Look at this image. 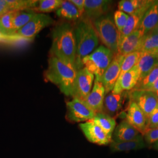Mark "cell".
I'll use <instances>...</instances> for the list:
<instances>
[{
    "label": "cell",
    "instance_id": "cell-1",
    "mask_svg": "<svg viewBox=\"0 0 158 158\" xmlns=\"http://www.w3.org/2000/svg\"><path fill=\"white\" fill-rule=\"evenodd\" d=\"M52 39L51 56L75 69L76 43L73 27L67 22L57 24L52 30Z\"/></svg>",
    "mask_w": 158,
    "mask_h": 158
},
{
    "label": "cell",
    "instance_id": "cell-2",
    "mask_svg": "<svg viewBox=\"0 0 158 158\" xmlns=\"http://www.w3.org/2000/svg\"><path fill=\"white\" fill-rule=\"evenodd\" d=\"M74 31L76 43L75 69L77 71L83 68V59L96 49L99 38L93 21L85 17L82 18L75 25Z\"/></svg>",
    "mask_w": 158,
    "mask_h": 158
},
{
    "label": "cell",
    "instance_id": "cell-3",
    "mask_svg": "<svg viewBox=\"0 0 158 158\" xmlns=\"http://www.w3.org/2000/svg\"><path fill=\"white\" fill-rule=\"evenodd\" d=\"M77 72L56 57L50 55L44 75L47 81L57 86L65 96L72 97Z\"/></svg>",
    "mask_w": 158,
    "mask_h": 158
},
{
    "label": "cell",
    "instance_id": "cell-4",
    "mask_svg": "<svg viewBox=\"0 0 158 158\" xmlns=\"http://www.w3.org/2000/svg\"><path fill=\"white\" fill-rule=\"evenodd\" d=\"M114 53L104 46H99L83 60V65L95 76V80L100 81L110 64Z\"/></svg>",
    "mask_w": 158,
    "mask_h": 158
},
{
    "label": "cell",
    "instance_id": "cell-5",
    "mask_svg": "<svg viewBox=\"0 0 158 158\" xmlns=\"http://www.w3.org/2000/svg\"><path fill=\"white\" fill-rule=\"evenodd\" d=\"M93 23L102 43L114 55L117 54L118 51L119 32L113 18L110 16H103L96 19Z\"/></svg>",
    "mask_w": 158,
    "mask_h": 158
},
{
    "label": "cell",
    "instance_id": "cell-6",
    "mask_svg": "<svg viewBox=\"0 0 158 158\" xmlns=\"http://www.w3.org/2000/svg\"><path fill=\"white\" fill-rule=\"evenodd\" d=\"M55 23V20L49 15L37 13L25 26L17 32V34L27 42H32L41 31Z\"/></svg>",
    "mask_w": 158,
    "mask_h": 158
},
{
    "label": "cell",
    "instance_id": "cell-7",
    "mask_svg": "<svg viewBox=\"0 0 158 158\" xmlns=\"http://www.w3.org/2000/svg\"><path fill=\"white\" fill-rule=\"evenodd\" d=\"M67 118L74 123L87 122L92 120L96 113L89 107L84 102L78 98H73L67 102Z\"/></svg>",
    "mask_w": 158,
    "mask_h": 158
},
{
    "label": "cell",
    "instance_id": "cell-8",
    "mask_svg": "<svg viewBox=\"0 0 158 158\" xmlns=\"http://www.w3.org/2000/svg\"><path fill=\"white\" fill-rule=\"evenodd\" d=\"M130 100L135 102L147 118L158 107V97L156 94L149 90H132Z\"/></svg>",
    "mask_w": 158,
    "mask_h": 158
},
{
    "label": "cell",
    "instance_id": "cell-9",
    "mask_svg": "<svg viewBox=\"0 0 158 158\" xmlns=\"http://www.w3.org/2000/svg\"><path fill=\"white\" fill-rule=\"evenodd\" d=\"M94 77V75L86 68H82L77 70L72 97L83 102L90 93Z\"/></svg>",
    "mask_w": 158,
    "mask_h": 158
},
{
    "label": "cell",
    "instance_id": "cell-10",
    "mask_svg": "<svg viewBox=\"0 0 158 158\" xmlns=\"http://www.w3.org/2000/svg\"><path fill=\"white\" fill-rule=\"evenodd\" d=\"M125 56L118 53L114 55L112 62L99 81L105 88L106 95L112 91L114 88L119 76L121 68Z\"/></svg>",
    "mask_w": 158,
    "mask_h": 158
},
{
    "label": "cell",
    "instance_id": "cell-11",
    "mask_svg": "<svg viewBox=\"0 0 158 158\" xmlns=\"http://www.w3.org/2000/svg\"><path fill=\"white\" fill-rule=\"evenodd\" d=\"M82 132L89 141L99 145H106L112 141V138L102 130L92 120L79 125Z\"/></svg>",
    "mask_w": 158,
    "mask_h": 158
},
{
    "label": "cell",
    "instance_id": "cell-12",
    "mask_svg": "<svg viewBox=\"0 0 158 158\" xmlns=\"http://www.w3.org/2000/svg\"><path fill=\"white\" fill-rule=\"evenodd\" d=\"M140 72L137 64L128 72L119 77L112 91L114 94H121L125 91L132 90L138 83Z\"/></svg>",
    "mask_w": 158,
    "mask_h": 158
},
{
    "label": "cell",
    "instance_id": "cell-13",
    "mask_svg": "<svg viewBox=\"0 0 158 158\" xmlns=\"http://www.w3.org/2000/svg\"><path fill=\"white\" fill-rule=\"evenodd\" d=\"M126 117L127 121L143 135L148 130V118L135 102L130 100Z\"/></svg>",
    "mask_w": 158,
    "mask_h": 158
},
{
    "label": "cell",
    "instance_id": "cell-14",
    "mask_svg": "<svg viewBox=\"0 0 158 158\" xmlns=\"http://www.w3.org/2000/svg\"><path fill=\"white\" fill-rule=\"evenodd\" d=\"M105 96L106 90L104 85L100 81L94 80L93 89L83 102L95 113H101Z\"/></svg>",
    "mask_w": 158,
    "mask_h": 158
},
{
    "label": "cell",
    "instance_id": "cell-15",
    "mask_svg": "<svg viewBox=\"0 0 158 158\" xmlns=\"http://www.w3.org/2000/svg\"><path fill=\"white\" fill-rule=\"evenodd\" d=\"M112 2L108 0H85V17L94 22L107 12Z\"/></svg>",
    "mask_w": 158,
    "mask_h": 158
},
{
    "label": "cell",
    "instance_id": "cell-16",
    "mask_svg": "<svg viewBox=\"0 0 158 158\" xmlns=\"http://www.w3.org/2000/svg\"><path fill=\"white\" fill-rule=\"evenodd\" d=\"M158 25V1H155L142 18L137 29L144 36L155 30Z\"/></svg>",
    "mask_w": 158,
    "mask_h": 158
},
{
    "label": "cell",
    "instance_id": "cell-17",
    "mask_svg": "<svg viewBox=\"0 0 158 158\" xmlns=\"http://www.w3.org/2000/svg\"><path fill=\"white\" fill-rule=\"evenodd\" d=\"M143 35L136 29L127 36L119 45L118 54L127 56L131 53L141 50Z\"/></svg>",
    "mask_w": 158,
    "mask_h": 158
},
{
    "label": "cell",
    "instance_id": "cell-18",
    "mask_svg": "<svg viewBox=\"0 0 158 158\" xmlns=\"http://www.w3.org/2000/svg\"><path fill=\"white\" fill-rule=\"evenodd\" d=\"M141 134L127 121H121L115 128L112 141L115 142L130 141L137 138Z\"/></svg>",
    "mask_w": 158,
    "mask_h": 158
},
{
    "label": "cell",
    "instance_id": "cell-19",
    "mask_svg": "<svg viewBox=\"0 0 158 158\" xmlns=\"http://www.w3.org/2000/svg\"><path fill=\"white\" fill-rule=\"evenodd\" d=\"M154 2L152 0H122L119 2L118 9L129 15L145 14Z\"/></svg>",
    "mask_w": 158,
    "mask_h": 158
},
{
    "label": "cell",
    "instance_id": "cell-20",
    "mask_svg": "<svg viewBox=\"0 0 158 158\" xmlns=\"http://www.w3.org/2000/svg\"><path fill=\"white\" fill-rule=\"evenodd\" d=\"M124 94H114L110 92L106 94L104 100L102 113L114 117L123 107Z\"/></svg>",
    "mask_w": 158,
    "mask_h": 158
},
{
    "label": "cell",
    "instance_id": "cell-21",
    "mask_svg": "<svg viewBox=\"0 0 158 158\" xmlns=\"http://www.w3.org/2000/svg\"><path fill=\"white\" fill-rule=\"evenodd\" d=\"M158 64L157 55L147 52H142L141 57L137 64L140 72V77L138 82L150 73Z\"/></svg>",
    "mask_w": 158,
    "mask_h": 158
},
{
    "label": "cell",
    "instance_id": "cell-22",
    "mask_svg": "<svg viewBox=\"0 0 158 158\" xmlns=\"http://www.w3.org/2000/svg\"><path fill=\"white\" fill-rule=\"evenodd\" d=\"M145 147L143 136H139L137 138L130 141L115 142L111 141L110 143V149L112 152H123L132 150L141 149Z\"/></svg>",
    "mask_w": 158,
    "mask_h": 158
},
{
    "label": "cell",
    "instance_id": "cell-23",
    "mask_svg": "<svg viewBox=\"0 0 158 158\" xmlns=\"http://www.w3.org/2000/svg\"><path fill=\"white\" fill-rule=\"evenodd\" d=\"M56 14L57 17L68 21H76L81 18L78 10L70 1H63Z\"/></svg>",
    "mask_w": 158,
    "mask_h": 158
},
{
    "label": "cell",
    "instance_id": "cell-24",
    "mask_svg": "<svg viewBox=\"0 0 158 158\" xmlns=\"http://www.w3.org/2000/svg\"><path fill=\"white\" fill-rule=\"evenodd\" d=\"M92 121L98 125L108 135L112 138L113 132L116 127V121L114 117L101 112L96 113V116Z\"/></svg>",
    "mask_w": 158,
    "mask_h": 158
},
{
    "label": "cell",
    "instance_id": "cell-25",
    "mask_svg": "<svg viewBox=\"0 0 158 158\" xmlns=\"http://www.w3.org/2000/svg\"><path fill=\"white\" fill-rule=\"evenodd\" d=\"M37 13L31 10L13 12L12 25L15 34L23 28L34 18Z\"/></svg>",
    "mask_w": 158,
    "mask_h": 158
},
{
    "label": "cell",
    "instance_id": "cell-26",
    "mask_svg": "<svg viewBox=\"0 0 158 158\" xmlns=\"http://www.w3.org/2000/svg\"><path fill=\"white\" fill-rule=\"evenodd\" d=\"M6 2L10 12L32 10L39 4V1L37 0H6Z\"/></svg>",
    "mask_w": 158,
    "mask_h": 158
},
{
    "label": "cell",
    "instance_id": "cell-27",
    "mask_svg": "<svg viewBox=\"0 0 158 158\" xmlns=\"http://www.w3.org/2000/svg\"><path fill=\"white\" fill-rule=\"evenodd\" d=\"M144 14H136L129 15L124 28L119 32V45L124 38L138 29L142 18Z\"/></svg>",
    "mask_w": 158,
    "mask_h": 158
},
{
    "label": "cell",
    "instance_id": "cell-28",
    "mask_svg": "<svg viewBox=\"0 0 158 158\" xmlns=\"http://www.w3.org/2000/svg\"><path fill=\"white\" fill-rule=\"evenodd\" d=\"M140 52H147L153 55L158 53V35L153 30L143 36Z\"/></svg>",
    "mask_w": 158,
    "mask_h": 158
},
{
    "label": "cell",
    "instance_id": "cell-29",
    "mask_svg": "<svg viewBox=\"0 0 158 158\" xmlns=\"http://www.w3.org/2000/svg\"><path fill=\"white\" fill-rule=\"evenodd\" d=\"M63 1L62 0H40L36 8L29 10L40 14L56 11L62 5Z\"/></svg>",
    "mask_w": 158,
    "mask_h": 158
},
{
    "label": "cell",
    "instance_id": "cell-30",
    "mask_svg": "<svg viewBox=\"0 0 158 158\" xmlns=\"http://www.w3.org/2000/svg\"><path fill=\"white\" fill-rule=\"evenodd\" d=\"M142 52L137 51L131 53L125 56L121 68V72L119 76H121L124 74L128 72L132 68L136 66L139 62L142 56Z\"/></svg>",
    "mask_w": 158,
    "mask_h": 158
},
{
    "label": "cell",
    "instance_id": "cell-31",
    "mask_svg": "<svg viewBox=\"0 0 158 158\" xmlns=\"http://www.w3.org/2000/svg\"><path fill=\"white\" fill-rule=\"evenodd\" d=\"M158 79V64L145 78L139 81L133 90H147Z\"/></svg>",
    "mask_w": 158,
    "mask_h": 158
},
{
    "label": "cell",
    "instance_id": "cell-32",
    "mask_svg": "<svg viewBox=\"0 0 158 158\" xmlns=\"http://www.w3.org/2000/svg\"><path fill=\"white\" fill-rule=\"evenodd\" d=\"M12 15L13 12H9L0 17V29L8 35L16 34L14 33L13 28Z\"/></svg>",
    "mask_w": 158,
    "mask_h": 158
},
{
    "label": "cell",
    "instance_id": "cell-33",
    "mask_svg": "<svg viewBox=\"0 0 158 158\" xmlns=\"http://www.w3.org/2000/svg\"><path fill=\"white\" fill-rule=\"evenodd\" d=\"M22 42H27L17 34L14 35H8L0 29V44L8 45H14Z\"/></svg>",
    "mask_w": 158,
    "mask_h": 158
},
{
    "label": "cell",
    "instance_id": "cell-34",
    "mask_svg": "<svg viewBox=\"0 0 158 158\" xmlns=\"http://www.w3.org/2000/svg\"><path fill=\"white\" fill-rule=\"evenodd\" d=\"M128 18L129 15L121 11L117 10L114 12V21L119 32L124 28Z\"/></svg>",
    "mask_w": 158,
    "mask_h": 158
},
{
    "label": "cell",
    "instance_id": "cell-35",
    "mask_svg": "<svg viewBox=\"0 0 158 158\" xmlns=\"http://www.w3.org/2000/svg\"><path fill=\"white\" fill-rule=\"evenodd\" d=\"M143 136L145 141L149 145L156 142L158 141V127L147 130Z\"/></svg>",
    "mask_w": 158,
    "mask_h": 158
},
{
    "label": "cell",
    "instance_id": "cell-36",
    "mask_svg": "<svg viewBox=\"0 0 158 158\" xmlns=\"http://www.w3.org/2000/svg\"><path fill=\"white\" fill-rule=\"evenodd\" d=\"M158 127V107L155 110L148 118L147 128L148 129L157 128Z\"/></svg>",
    "mask_w": 158,
    "mask_h": 158
},
{
    "label": "cell",
    "instance_id": "cell-37",
    "mask_svg": "<svg viewBox=\"0 0 158 158\" xmlns=\"http://www.w3.org/2000/svg\"><path fill=\"white\" fill-rule=\"evenodd\" d=\"M78 10L81 17H83L85 15V0H70Z\"/></svg>",
    "mask_w": 158,
    "mask_h": 158
},
{
    "label": "cell",
    "instance_id": "cell-38",
    "mask_svg": "<svg viewBox=\"0 0 158 158\" xmlns=\"http://www.w3.org/2000/svg\"><path fill=\"white\" fill-rule=\"evenodd\" d=\"M9 12V10L6 4V0H0V17Z\"/></svg>",
    "mask_w": 158,
    "mask_h": 158
},
{
    "label": "cell",
    "instance_id": "cell-39",
    "mask_svg": "<svg viewBox=\"0 0 158 158\" xmlns=\"http://www.w3.org/2000/svg\"><path fill=\"white\" fill-rule=\"evenodd\" d=\"M158 90V79L156 81V82L153 85L149 88L147 90L151 91L153 92H155Z\"/></svg>",
    "mask_w": 158,
    "mask_h": 158
},
{
    "label": "cell",
    "instance_id": "cell-40",
    "mask_svg": "<svg viewBox=\"0 0 158 158\" xmlns=\"http://www.w3.org/2000/svg\"><path fill=\"white\" fill-rule=\"evenodd\" d=\"M154 148L158 150V141L156 142H155V144L154 145Z\"/></svg>",
    "mask_w": 158,
    "mask_h": 158
},
{
    "label": "cell",
    "instance_id": "cell-41",
    "mask_svg": "<svg viewBox=\"0 0 158 158\" xmlns=\"http://www.w3.org/2000/svg\"><path fill=\"white\" fill-rule=\"evenodd\" d=\"M156 32V34H158V25L157 26V27L155 29V30H154Z\"/></svg>",
    "mask_w": 158,
    "mask_h": 158
},
{
    "label": "cell",
    "instance_id": "cell-42",
    "mask_svg": "<svg viewBox=\"0 0 158 158\" xmlns=\"http://www.w3.org/2000/svg\"><path fill=\"white\" fill-rule=\"evenodd\" d=\"M154 93H155V94H156V96H158V90L156 91H155V92H154Z\"/></svg>",
    "mask_w": 158,
    "mask_h": 158
},
{
    "label": "cell",
    "instance_id": "cell-43",
    "mask_svg": "<svg viewBox=\"0 0 158 158\" xmlns=\"http://www.w3.org/2000/svg\"></svg>",
    "mask_w": 158,
    "mask_h": 158
}]
</instances>
